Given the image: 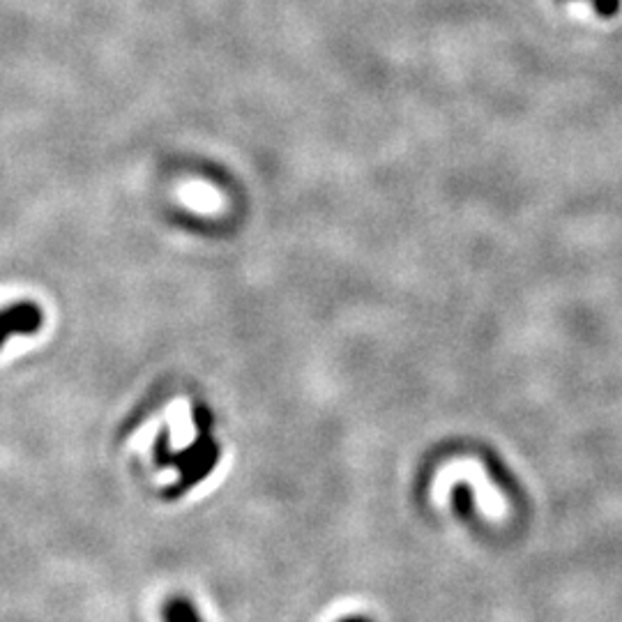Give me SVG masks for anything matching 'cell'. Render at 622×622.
<instances>
[{
	"mask_svg": "<svg viewBox=\"0 0 622 622\" xmlns=\"http://www.w3.org/2000/svg\"><path fill=\"white\" fill-rule=\"evenodd\" d=\"M164 620L166 622H203L199 616V611H196L194 606L182 597H176V599H171V602H166Z\"/></svg>",
	"mask_w": 622,
	"mask_h": 622,
	"instance_id": "obj_1",
	"label": "cell"
},
{
	"mask_svg": "<svg viewBox=\"0 0 622 622\" xmlns=\"http://www.w3.org/2000/svg\"><path fill=\"white\" fill-rule=\"evenodd\" d=\"M593 7H595V12L599 14V17L611 19L620 12L622 0H593Z\"/></svg>",
	"mask_w": 622,
	"mask_h": 622,
	"instance_id": "obj_2",
	"label": "cell"
},
{
	"mask_svg": "<svg viewBox=\"0 0 622 622\" xmlns=\"http://www.w3.org/2000/svg\"><path fill=\"white\" fill-rule=\"evenodd\" d=\"M341 622H371V620H367V618H360V616H355V618H346V620H341Z\"/></svg>",
	"mask_w": 622,
	"mask_h": 622,
	"instance_id": "obj_3",
	"label": "cell"
},
{
	"mask_svg": "<svg viewBox=\"0 0 622 622\" xmlns=\"http://www.w3.org/2000/svg\"><path fill=\"white\" fill-rule=\"evenodd\" d=\"M590 3H593V0H590Z\"/></svg>",
	"mask_w": 622,
	"mask_h": 622,
	"instance_id": "obj_4",
	"label": "cell"
}]
</instances>
